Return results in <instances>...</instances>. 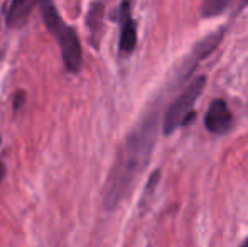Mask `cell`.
Listing matches in <instances>:
<instances>
[{
  "label": "cell",
  "instance_id": "9",
  "mask_svg": "<svg viewBox=\"0 0 248 247\" xmlns=\"http://www.w3.org/2000/svg\"><path fill=\"white\" fill-rule=\"evenodd\" d=\"M24 100H26V95H24V92H19V93H17L16 99H14V109L19 110V109H20V103H22Z\"/></svg>",
  "mask_w": 248,
  "mask_h": 247
},
{
  "label": "cell",
  "instance_id": "6",
  "mask_svg": "<svg viewBox=\"0 0 248 247\" xmlns=\"http://www.w3.org/2000/svg\"><path fill=\"white\" fill-rule=\"evenodd\" d=\"M225 31H226L225 27H221V29H218L216 33L206 36L204 39L199 41L196 46L193 48V51H191V60H193V66H196V63H201L202 60H204V58H208L209 54H211L213 51H215L216 48L219 46V43H221ZM193 66H191V69H193Z\"/></svg>",
  "mask_w": 248,
  "mask_h": 247
},
{
  "label": "cell",
  "instance_id": "10",
  "mask_svg": "<svg viewBox=\"0 0 248 247\" xmlns=\"http://www.w3.org/2000/svg\"><path fill=\"white\" fill-rule=\"evenodd\" d=\"M3 175H5V166H3L2 163H0V181H2Z\"/></svg>",
  "mask_w": 248,
  "mask_h": 247
},
{
  "label": "cell",
  "instance_id": "2",
  "mask_svg": "<svg viewBox=\"0 0 248 247\" xmlns=\"http://www.w3.org/2000/svg\"><path fill=\"white\" fill-rule=\"evenodd\" d=\"M39 5L43 10V19L46 22L47 31L54 36V39L59 44L64 68L71 73H78L83 63L81 44H79L78 34L75 33L71 26H66V22L61 19L58 9L52 2H41Z\"/></svg>",
  "mask_w": 248,
  "mask_h": 247
},
{
  "label": "cell",
  "instance_id": "5",
  "mask_svg": "<svg viewBox=\"0 0 248 247\" xmlns=\"http://www.w3.org/2000/svg\"><path fill=\"white\" fill-rule=\"evenodd\" d=\"M132 5L124 2L118 10V24H120V41H118V51L122 56H127L135 51L137 46V24L130 12Z\"/></svg>",
  "mask_w": 248,
  "mask_h": 247
},
{
  "label": "cell",
  "instance_id": "8",
  "mask_svg": "<svg viewBox=\"0 0 248 247\" xmlns=\"http://www.w3.org/2000/svg\"><path fill=\"white\" fill-rule=\"evenodd\" d=\"M233 5V2L230 0H206V2L201 3V17L202 19H208V17H216L219 14H223L226 9Z\"/></svg>",
  "mask_w": 248,
  "mask_h": 247
},
{
  "label": "cell",
  "instance_id": "12",
  "mask_svg": "<svg viewBox=\"0 0 248 247\" xmlns=\"http://www.w3.org/2000/svg\"><path fill=\"white\" fill-rule=\"evenodd\" d=\"M0 142H2V137H0Z\"/></svg>",
  "mask_w": 248,
  "mask_h": 247
},
{
  "label": "cell",
  "instance_id": "1",
  "mask_svg": "<svg viewBox=\"0 0 248 247\" xmlns=\"http://www.w3.org/2000/svg\"><path fill=\"white\" fill-rule=\"evenodd\" d=\"M155 127L157 115L152 112L125 139L105 185L103 203L107 210H113L127 197L135 180L147 166L155 144Z\"/></svg>",
  "mask_w": 248,
  "mask_h": 247
},
{
  "label": "cell",
  "instance_id": "11",
  "mask_svg": "<svg viewBox=\"0 0 248 247\" xmlns=\"http://www.w3.org/2000/svg\"><path fill=\"white\" fill-rule=\"evenodd\" d=\"M240 247H248V237L245 239V241H243V244H242V246H240Z\"/></svg>",
  "mask_w": 248,
  "mask_h": 247
},
{
  "label": "cell",
  "instance_id": "3",
  "mask_svg": "<svg viewBox=\"0 0 248 247\" xmlns=\"http://www.w3.org/2000/svg\"><path fill=\"white\" fill-rule=\"evenodd\" d=\"M206 86V76H198L189 85L184 88V92L167 107L162 120V132L164 135H170L177 127L189 125L196 117L194 112V103L201 97L202 90Z\"/></svg>",
  "mask_w": 248,
  "mask_h": 247
},
{
  "label": "cell",
  "instance_id": "4",
  "mask_svg": "<svg viewBox=\"0 0 248 247\" xmlns=\"http://www.w3.org/2000/svg\"><path fill=\"white\" fill-rule=\"evenodd\" d=\"M204 125L215 135H225L235 127V117L223 99L211 100L204 115Z\"/></svg>",
  "mask_w": 248,
  "mask_h": 247
},
{
  "label": "cell",
  "instance_id": "7",
  "mask_svg": "<svg viewBox=\"0 0 248 247\" xmlns=\"http://www.w3.org/2000/svg\"><path fill=\"white\" fill-rule=\"evenodd\" d=\"M36 2H26V0H16L9 5V10H7L5 16V22L7 26L14 27V26H22L31 16V10L36 7Z\"/></svg>",
  "mask_w": 248,
  "mask_h": 247
}]
</instances>
